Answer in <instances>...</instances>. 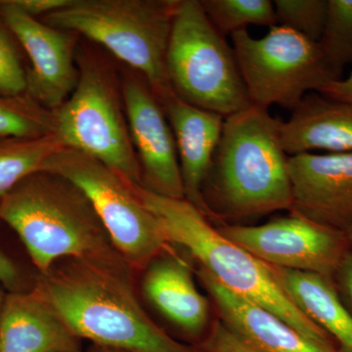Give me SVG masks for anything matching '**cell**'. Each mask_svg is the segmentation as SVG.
Segmentation results:
<instances>
[{"label":"cell","instance_id":"6da1fadb","mask_svg":"<svg viewBox=\"0 0 352 352\" xmlns=\"http://www.w3.org/2000/svg\"><path fill=\"white\" fill-rule=\"evenodd\" d=\"M124 259L67 258L38 283L72 330L95 346L131 352H195L157 327L141 307Z\"/></svg>","mask_w":352,"mask_h":352},{"label":"cell","instance_id":"7a4b0ae2","mask_svg":"<svg viewBox=\"0 0 352 352\" xmlns=\"http://www.w3.org/2000/svg\"><path fill=\"white\" fill-rule=\"evenodd\" d=\"M282 120L250 106L224 119L203 199L210 219L244 220L293 206Z\"/></svg>","mask_w":352,"mask_h":352},{"label":"cell","instance_id":"3957f363","mask_svg":"<svg viewBox=\"0 0 352 352\" xmlns=\"http://www.w3.org/2000/svg\"><path fill=\"white\" fill-rule=\"evenodd\" d=\"M0 220L19 236L41 275L67 258L124 259L87 196L56 173L21 180L0 201Z\"/></svg>","mask_w":352,"mask_h":352},{"label":"cell","instance_id":"277c9868","mask_svg":"<svg viewBox=\"0 0 352 352\" xmlns=\"http://www.w3.org/2000/svg\"><path fill=\"white\" fill-rule=\"evenodd\" d=\"M132 188L156 217L168 242L186 250L222 286L270 310L305 337L335 346L330 336L285 293L270 265L227 239L191 203L157 195L138 185L132 184Z\"/></svg>","mask_w":352,"mask_h":352},{"label":"cell","instance_id":"5b68a950","mask_svg":"<svg viewBox=\"0 0 352 352\" xmlns=\"http://www.w3.org/2000/svg\"><path fill=\"white\" fill-rule=\"evenodd\" d=\"M177 0H73L43 22L103 45L145 78L161 101L171 90L166 51Z\"/></svg>","mask_w":352,"mask_h":352},{"label":"cell","instance_id":"8992f818","mask_svg":"<svg viewBox=\"0 0 352 352\" xmlns=\"http://www.w3.org/2000/svg\"><path fill=\"white\" fill-rule=\"evenodd\" d=\"M166 63L171 90L190 105L223 118L252 106L233 47L200 0H177Z\"/></svg>","mask_w":352,"mask_h":352},{"label":"cell","instance_id":"52a82bcc","mask_svg":"<svg viewBox=\"0 0 352 352\" xmlns=\"http://www.w3.org/2000/svg\"><path fill=\"white\" fill-rule=\"evenodd\" d=\"M78 82L54 113L65 147L101 162L127 182L141 186V170L127 124L122 82L94 54L76 52Z\"/></svg>","mask_w":352,"mask_h":352},{"label":"cell","instance_id":"ba28073f","mask_svg":"<svg viewBox=\"0 0 352 352\" xmlns=\"http://www.w3.org/2000/svg\"><path fill=\"white\" fill-rule=\"evenodd\" d=\"M41 170L63 176L82 189L132 271L145 270L153 259L173 251L156 217L139 200L132 183L101 162L64 147Z\"/></svg>","mask_w":352,"mask_h":352},{"label":"cell","instance_id":"9c48e42d","mask_svg":"<svg viewBox=\"0 0 352 352\" xmlns=\"http://www.w3.org/2000/svg\"><path fill=\"white\" fill-rule=\"evenodd\" d=\"M234 54L252 106L294 109L309 91L321 94L338 78L318 43L276 25L263 38L247 29L231 34Z\"/></svg>","mask_w":352,"mask_h":352},{"label":"cell","instance_id":"30bf717a","mask_svg":"<svg viewBox=\"0 0 352 352\" xmlns=\"http://www.w3.org/2000/svg\"><path fill=\"white\" fill-rule=\"evenodd\" d=\"M217 229L268 265L331 278L351 249L346 232L296 212L261 226L224 223Z\"/></svg>","mask_w":352,"mask_h":352},{"label":"cell","instance_id":"8fae6325","mask_svg":"<svg viewBox=\"0 0 352 352\" xmlns=\"http://www.w3.org/2000/svg\"><path fill=\"white\" fill-rule=\"evenodd\" d=\"M0 17L31 61L25 94L51 112L57 110L78 82V34L56 29L0 0Z\"/></svg>","mask_w":352,"mask_h":352},{"label":"cell","instance_id":"7c38bea8","mask_svg":"<svg viewBox=\"0 0 352 352\" xmlns=\"http://www.w3.org/2000/svg\"><path fill=\"white\" fill-rule=\"evenodd\" d=\"M122 94L141 187L159 196L185 199L175 135L156 95L135 72L122 78Z\"/></svg>","mask_w":352,"mask_h":352},{"label":"cell","instance_id":"4fadbf2b","mask_svg":"<svg viewBox=\"0 0 352 352\" xmlns=\"http://www.w3.org/2000/svg\"><path fill=\"white\" fill-rule=\"evenodd\" d=\"M289 212L346 232L352 226V153H302L288 157Z\"/></svg>","mask_w":352,"mask_h":352},{"label":"cell","instance_id":"5bb4252c","mask_svg":"<svg viewBox=\"0 0 352 352\" xmlns=\"http://www.w3.org/2000/svg\"><path fill=\"white\" fill-rule=\"evenodd\" d=\"M72 330L41 285L6 295L0 312V352H82Z\"/></svg>","mask_w":352,"mask_h":352},{"label":"cell","instance_id":"9a60e30c","mask_svg":"<svg viewBox=\"0 0 352 352\" xmlns=\"http://www.w3.org/2000/svg\"><path fill=\"white\" fill-rule=\"evenodd\" d=\"M159 102L175 135L185 200L210 219L201 190L212 166L226 118L190 105L173 92Z\"/></svg>","mask_w":352,"mask_h":352},{"label":"cell","instance_id":"2e32d148","mask_svg":"<svg viewBox=\"0 0 352 352\" xmlns=\"http://www.w3.org/2000/svg\"><path fill=\"white\" fill-rule=\"evenodd\" d=\"M199 279L214 300L221 321L259 352H340L305 337L265 308L236 295L199 266Z\"/></svg>","mask_w":352,"mask_h":352},{"label":"cell","instance_id":"e0dca14e","mask_svg":"<svg viewBox=\"0 0 352 352\" xmlns=\"http://www.w3.org/2000/svg\"><path fill=\"white\" fill-rule=\"evenodd\" d=\"M144 270L143 291L157 311L183 332H203L210 307L197 289L191 265L171 251L153 259Z\"/></svg>","mask_w":352,"mask_h":352},{"label":"cell","instance_id":"ac0fdd59","mask_svg":"<svg viewBox=\"0 0 352 352\" xmlns=\"http://www.w3.org/2000/svg\"><path fill=\"white\" fill-rule=\"evenodd\" d=\"M281 142L288 156L322 150L352 153V102L312 92L281 124Z\"/></svg>","mask_w":352,"mask_h":352},{"label":"cell","instance_id":"d6986e66","mask_svg":"<svg viewBox=\"0 0 352 352\" xmlns=\"http://www.w3.org/2000/svg\"><path fill=\"white\" fill-rule=\"evenodd\" d=\"M271 270L285 293L339 344L340 351L352 352V314L340 298L333 278L275 266Z\"/></svg>","mask_w":352,"mask_h":352},{"label":"cell","instance_id":"ffe728a7","mask_svg":"<svg viewBox=\"0 0 352 352\" xmlns=\"http://www.w3.org/2000/svg\"><path fill=\"white\" fill-rule=\"evenodd\" d=\"M64 147L56 134L0 139V201L21 180L41 170L45 162Z\"/></svg>","mask_w":352,"mask_h":352},{"label":"cell","instance_id":"44dd1931","mask_svg":"<svg viewBox=\"0 0 352 352\" xmlns=\"http://www.w3.org/2000/svg\"><path fill=\"white\" fill-rule=\"evenodd\" d=\"M54 129V113L27 94L0 95V139L41 138Z\"/></svg>","mask_w":352,"mask_h":352},{"label":"cell","instance_id":"7402d4cb","mask_svg":"<svg viewBox=\"0 0 352 352\" xmlns=\"http://www.w3.org/2000/svg\"><path fill=\"white\" fill-rule=\"evenodd\" d=\"M201 6L217 31L228 34L258 25H278L274 4L270 0H201Z\"/></svg>","mask_w":352,"mask_h":352},{"label":"cell","instance_id":"603a6c76","mask_svg":"<svg viewBox=\"0 0 352 352\" xmlns=\"http://www.w3.org/2000/svg\"><path fill=\"white\" fill-rule=\"evenodd\" d=\"M319 47L338 80L352 64V0H328L327 17Z\"/></svg>","mask_w":352,"mask_h":352},{"label":"cell","instance_id":"cb8c5ba5","mask_svg":"<svg viewBox=\"0 0 352 352\" xmlns=\"http://www.w3.org/2000/svg\"><path fill=\"white\" fill-rule=\"evenodd\" d=\"M278 24L302 34L314 43L320 41L328 0H275Z\"/></svg>","mask_w":352,"mask_h":352},{"label":"cell","instance_id":"d4e9b609","mask_svg":"<svg viewBox=\"0 0 352 352\" xmlns=\"http://www.w3.org/2000/svg\"><path fill=\"white\" fill-rule=\"evenodd\" d=\"M27 71L23 67L15 38L0 17V95L25 94Z\"/></svg>","mask_w":352,"mask_h":352},{"label":"cell","instance_id":"484cf974","mask_svg":"<svg viewBox=\"0 0 352 352\" xmlns=\"http://www.w3.org/2000/svg\"><path fill=\"white\" fill-rule=\"evenodd\" d=\"M195 352H259L241 339L221 320L217 321L210 335Z\"/></svg>","mask_w":352,"mask_h":352},{"label":"cell","instance_id":"4316f807","mask_svg":"<svg viewBox=\"0 0 352 352\" xmlns=\"http://www.w3.org/2000/svg\"><path fill=\"white\" fill-rule=\"evenodd\" d=\"M333 280L340 298L352 314V249L336 271Z\"/></svg>","mask_w":352,"mask_h":352},{"label":"cell","instance_id":"83f0119b","mask_svg":"<svg viewBox=\"0 0 352 352\" xmlns=\"http://www.w3.org/2000/svg\"><path fill=\"white\" fill-rule=\"evenodd\" d=\"M18 8L23 12L38 19V16L50 15L65 8L72 3L73 0H12Z\"/></svg>","mask_w":352,"mask_h":352},{"label":"cell","instance_id":"f1b7e54d","mask_svg":"<svg viewBox=\"0 0 352 352\" xmlns=\"http://www.w3.org/2000/svg\"><path fill=\"white\" fill-rule=\"evenodd\" d=\"M20 281L19 271L15 264L3 252H0V282L15 292L16 286Z\"/></svg>","mask_w":352,"mask_h":352},{"label":"cell","instance_id":"f546056e","mask_svg":"<svg viewBox=\"0 0 352 352\" xmlns=\"http://www.w3.org/2000/svg\"><path fill=\"white\" fill-rule=\"evenodd\" d=\"M321 94L339 100L352 102V72L346 78L331 82Z\"/></svg>","mask_w":352,"mask_h":352},{"label":"cell","instance_id":"4dcf8cb0","mask_svg":"<svg viewBox=\"0 0 352 352\" xmlns=\"http://www.w3.org/2000/svg\"><path fill=\"white\" fill-rule=\"evenodd\" d=\"M88 352H131V351H122V349H110V347L95 346V344H94V346H92L91 349H90V351Z\"/></svg>","mask_w":352,"mask_h":352},{"label":"cell","instance_id":"1f68e13d","mask_svg":"<svg viewBox=\"0 0 352 352\" xmlns=\"http://www.w3.org/2000/svg\"><path fill=\"white\" fill-rule=\"evenodd\" d=\"M347 239H349V245L352 249V226L349 230L346 231Z\"/></svg>","mask_w":352,"mask_h":352},{"label":"cell","instance_id":"d6a6232c","mask_svg":"<svg viewBox=\"0 0 352 352\" xmlns=\"http://www.w3.org/2000/svg\"><path fill=\"white\" fill-rule=\"evenodd\" d=\"M4 298H6V294L0 289V312H1L2 305H3Z\"/></svg>","mask_w":352,"mask_h":352}]
</instances>
